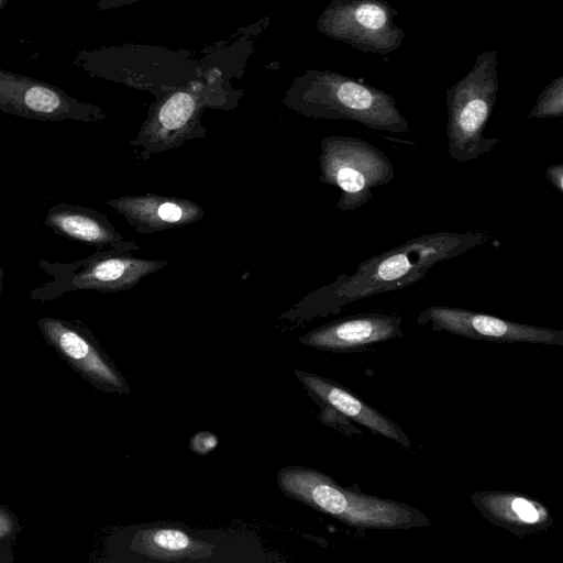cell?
Returning <instances> with one entry per match:
<instances>
[{
	"instance_id": "6da1fadb",
	"label": "cell",
	"mask_w": 563,
	"mask_h": 563,
	"mask_svg": "<svg viewBox=\"0 0 563 563\" xmlns=\"http://www.w3.org/2000/svg\"><path fill=\"white\" fill-rule=\"evenodd\" d=\"M484 231L426 233L372 256L351 274L308 294L280 318L308 320L339 312L344 306L371 296L409 287L435 264L486 243Z\"/></svg>"
},
{
	"instance_id": "9a60e30c",
	"label": "cell",
	"mask_w": 563,
	"mask_h": 563,
	"mask_svg": "<svg viewBox=\"0 0 563 563\" xmlns=\"http://www.w3.org/2000/svg\"><path fill=\"white\" fill-rule=\"evenodd\" d=\"M44 224L58 235L98 251L132 252L141 249L119 233L104 214L90 207L56 203L47 210Z\"/></svg>"
},
{
	"instance_id": "7402d4cb",
	"label": "cell",
	"mask_w": 563,
	"mask_h": 563,
	"mask_svg": "<svg viewBox=\"0 0 563 563\" xmlns=\"http://www.w3.org/2000/svg\"><path fill=\"white\" fill-rule=\"evenodd\" d=\"M3 290V269L0 266V295Z\"/></svg>"
},
{
	"instance_id": "603a6c76",
	"label": "cell",
	"mask_w": 563,
	"mask_h": 563,
	"mask_svg": "<svg viewBox=\"0 0 563 563\" xmlns=\"http://www.w3.org/2000/svg\"><path fill=\"white\" fill-rule=\"evenodd\" d=\"M9 0H0V12L3 10V8L8 4Z\"/></svg>"
},
{
	"instance_id": "ffe728a7",
	"label": "cell",
	"mask_w": 563,
	"mask_h": 563,
	"mask_svg": "<svg viewBox=\"0 0 563 563\" xmlns=\"http://www.w3.org/2000/svg\"><path fill=\"white\" fill-rule=\"evenodd\" d=\"M545 176L550 184L558 189L560 192H563V164L558 163L549 166L545 170Z\"/></svg>"
},
{
	"instance_id": "52a82bcc",
	"label": "cell",
	"mask_w": 563,
	"mask_h": 563,
	"mask_svg": "<svg viewBox=\"0 0 563 563\" xmlns=\"http://www.w3.org/2000/svg\"><path fill=\"white\" fill-rule=\"evenodd\" d=\"M38 265L51 279L33 288L30 298L45 301L76 290H128L142 278L167 266L168 262L135 257L131 252L97 250L90 256L75 262L41 260Z\"/></svg>"
},
{
	"instance_id": "7c38bea8",
	"label": "cell",
	"mask_w": 563,
	"mask_h": 563,
	"mask_svg": "<svg viewBox=\"0 0 563 563\" xmlns=\"http://www.w3.org/2000/svg\"><path fill=\"white\" fill-rule=\"evenodd\" d=\"M401 318L386 313H360L316 328L299 341L330 352H354L402 335Z\"/></svg>"
},
{
	"instance_id": "8992f818",
	"label": "cell",
	"mask_w": 563,
	"mask_h": 563,
	"mask_svg": "<svg viewBox=\"0 0 563 563\" xmlns=\"http://www.w3.org/2000/svg\"><path fill=\"white\" fill-rule=\"evenodd\" d=\"M497 64V51L478 53L467 74L445 92L448 154L456 163L488 154L499 142L484 133L499 88Z\"/></svg>"
},
{
	"instance_id": "30bf717a",
	"label": "cell",
	"mask_w": 563,
	"mask_h": 563,
	"mask_svg": "<svg viewBox=\"0 0 563 563\" xmlns=\"http://www.w3.org/2000/svg\"><path fill=\"white\" fill-rule=\"evenodd\" d=\"M0 111L38 121L74 120L100 123L107 119L99 106L80 101L62 88L0 68Z\"/></svg>"
},
{
	"instance_id": "277c9868",
	"label": "cell",
	"mask_w": 563,
	"mask_h": 563,
	"mask_svg": "<svg viewBox=\"0 0 563 563\" xmlns=\"http://www.w3.org/2000/svg\"><path fill=\"white\" fill-rule=\"evenodd\" d=\"M277 484L285 496L328 514L357 529H411L430 525L420 510L399 501L356 493L316 470L292 465L280 468Z\"/></svg>"
},
{
	"instance_id": "2e32d148",
	"label": "cell",
	"mask_w": 563,
	"mask_h": 563,
	"mask_svg": "<svg viewBox=\"0 0 563 563\" xmlns=\"http://www.w3.org/2000/svg\"><path fill=\"white\" fill-rule=\"evenodd\" d=\"M38 324L44 335L92 379L109 390L130 393L124 377L79 329L53 318H42Z\"/></svg>"
},
{
	"instance_id": "7a4b0ae2",
	"label": "cell",
	"mask_w": 563,
	"mask_h": 563,
	"mask_svg": "<svg viewBox=\"0 0 563 563\" xmlns=\"http://www.w3.org/2000/svg\"><path fill=\"white\" fill-rule=\"evenodd\" d=\"M283 104L306 118L347 120L389 133L409 130L390 93L329 69H308L294 78Z\"/></svg>"
},
{
	"instance_id": "5bb4252c",
	"label": "cell",
	"mask_w": 563,
	"mask_h": 563,
	"mask_svg": "<svg viewBox=\"0 0 563 563\" xmlns=\"http://www.w3.org/2000/svg\"><path fill=\"white\" fill-rule=\"evenodd\" d=\"M294 373L311 399L320 407L321 416L340 413L405 448L410 446L409 438L395 422L364 404L344 387L306 371L295 369Z\"/></svg>"
},
{
	"instance_id": "ac0fdd59",
	"label": "cell",
	"mask_w": 563,
	"mask_h": 563,
	"mask_svg": "<svg viewBox=\"0 0 563 563\" xmlns=\"http://www.w3.org/2000/svg\"><path fill=\"white\" fill-rule=\"evenodd\" d=\"M132 549L147 560L173 562L207 559L213 554L214 544L195 539L179 528L152 527L135 534Z\"/></svg>"
},
{
	"instance_id": "e0dca14e",
	"label": "cell",
	"mask_w": 563,
	"mask_h": 563,
	"mask_svg": "<svg viewBox=\"0 0 563 563\" xmlns=\"http://www.w3.org/2000/svg\"><path fill=\"white\" fill-rule=\"evenodd\" d=\"M473 504L490 522L523 536L544 530L553 523L549 510L538 500L509 492H479Z\"/></svg>"
},
{
	"instance_id": "8fae6325",
	"label": "cell",
	"mask_w": 563,
	"mask_h": 563,
	"mask_svg": "<svg viewBox=\"0 0 563 563\" xmlns=\"http://www.w3.org/2000/svg\"><path fill=\"white\" fill-rule=\"evenodd\" d=\"M416 321L420 325L430 323L434 331H445L473 340L563 345L561 330L518 323L455 307H428L419 313Z\"/></svg>"
},
{
	"instance_id": "3957f363",
	"label": "cell",
	"mask_w": 563,
	"mask_h": 563,
	"mask_svg": "<svg viewBox=\"0 0 563 563\" xmlns=\"http://www.w3.org/2000/svg\"><path fill=\"white\" fill-rule=\"evenodd\" d=\"M242 96L243 91L229 84L220 67L206 66L198 78L155 98L146 120L128 144L139 161L146 162L190 140L203 139L207 136L201 122L203 111L233 110Z\"/></svg>"
},
{
	"instance_id": "5b68a950",
	"label": "cell",
	"mask_w": 563,
	"mask_h": 563,
	"mask_svg": "<svg viewBox=\"0 0 563 563\" xmlns=\"http://www.w3.org/2000/svg\"><path fill=\"white\" fill-rule=\"evenodd\" d=\"M70 64L91 77L144 90L155 98L187 85L206 68L189 51L135 43L79 51Z\"/></svg>"
},
{
	"instance_id": "44dd1931",
	"label": "cell",
	"mask_w": 563,
	"mask_h": 563,
	"mask_svg": "<svg viewBox=\"0 0 563 563\" xmlns=\"http://www.w3.org/2000/svg\"><path fill=\"white\" fill-rule=\"evenodd\" d=\"M144 0H97L96 8L98 10L104 11V10H112V9H119L122 7H126L136 2H141Z\"/></svg>"
},
{
	"instance_id": "4fadbf2b",
	"label": "cell",
	"mask_w": 563,
	"mask_h": 563,
	"mask_svg": "<svg viewBox=\"0 0 563 563\" xmlns=\"http://www.w3.org/2000/svg\"><path fill=\"white\" fill-rule=\"evenodd\" d=\"M140 234L185 227L201 220L205 210L181 197L157 194L122 196L106 200Z\"/></svg>"
},
{
	"instance_id": "ba28073f",
	"label": "cell",
	"mask_w": 563,
	"mask_h": 563,
	"mask_svg": "<svg viewBox=\"0 0 563 563\" xmlns=\"http://www.w3.org/2000/svg\"><path fill=\"white\" fill-rule=\"evenodd\" d=\"M320 145L319 179L341 190L336 202L341 211L363 207L373 197L375 188L395 178L389 157L362 139L330 135L324 136Z\"/></svg>"
},
{
	"instance_id": "d6986e66",
	"label": "cell",
	"mask_w": 563,
	"mask_h": 563,
	"mask_svg": "<svg viewBox=\"0 0 563 563\" xmlns=\"http://www.w3.org/2000/svg\"><path fill=\"white\" fill-rule=\"evenodd\" d=\"M563 117V76L552 79L539 95L528 114L529 119H549Z\"/></svg>"
},
{
	"instance_id": "9c48e42d",
	"label": "cell",
	"mask_w": 563,
	"mask_h": 563,
	"mask_svg": "<svg viewBox=\"0 0 563 563\" xmlns=\"http://www.w3.org/2000/svg\"><path fill=\"white\" fill-rule=\"evenodd\" d=\"M398 10L386 0H331L318 18L317 31L362 53L387 55L402 44Z\"/></svg>"
}]
</instances>
